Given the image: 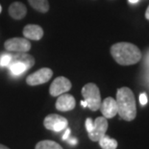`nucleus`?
Segmentation results:
<instances>
[{
    "label": "nucleus",
    "instance_id": "obj_1",
    "mask_svg": "<svg viewBox=\"0 0 149 149\" xmlns=\"http://www.w3.org/2000/svg\"><path fill=\"white\" fill-rule=\"evenodd\" d=\"M111 54L113 60L121 65H135L141 59V52L139 47L130 42L113 44L111 47Z\"/></svg>",
    "mask_w": 149,
    "mask_h": 149
},
{
    "label": "nucleus",
    "instance_id": "obj_2",
    "mask_svg": "<svg viewBox=\"0 0 149 149\" xmlns=\"http://www.w3.org/2000/svg\"><path fill=\"white\" fill-rule=\"evenodd\" d=\"M117 115L126 121H132L137 116V106L133 91L127 87L120 88L116 91Z\"/></svg>",
    "mask_w": 149,
    "mask_h": 149
},
{
    "label": "nucleus",
    "instance_id": "obj_3",
    "mask_svg": "<svg viewBox=\"0 0 149 149\" xmlns=\"http://www.w3.org/2000/svg\"><path fill=\"white\" fill-rule=\"evenodd\" d=\"M82 95L88 104V108L95 112L99 110L101 105V95L98 87L93 83L85 85L82 88Z\"/></svg>",
    "mask_w": 149,
    "mask_h": 149
},
{
    "label": "nucleus",
    "instance_id": "obj_4",
    "mask_svg": "<svg viewBox=\"0 0 149 149\" xmlns=\"http://www.w3.org/2000/svg\"><path fill=\"white\" fill-rule=\"evenodd\" d=\"M68 121L64 116H61L56 113L48 115L43 120L44 127L54 132H61L68 128Z\"/></svg>",
    "mask_w": 149,
    "mask_h": 149
},
{
    "label": "nucleus",
    "instance_id": "obj_5",
    "mask_svg": "<svg viewBox=\"0 0 149 149\" xmlns=\"http://www.w3.org/2000/svg\"><path fill=\"white\" fill-rule=\"evenodd\" d=\"M5 49L9 52H28L31 49V43L25 38H13L4 43Z\"/></svg>",
    "mask_w": 149,
    "mask_h": 149
},
{
    "label": "nucleus",
    "instance_id": "obj_6",
    "mask_svg": "<svg viewBox=\"0 0 149 149\" xmlns=\"http://www.w3.org/2000/svg\"><path fill=\"white\" fill-rule=\"evenodd\" d=\"M108 129L107 118L104 116H99L93 121V126L90 132H88V138L93 141H98L99 139L106 135Z\"/></svg>",
    "mask_w": 149,
    "mask_h": 149
},
{
    "label": "nucleus",
    "instance_id": "obj_7",
    "mask_svg": "<svg viewBox=\"0 0 149 149\" xmlns=\"http://www.w3.org/2000/svg\"><path fill=\"white\" fill-rule=\"evenodd\" d=\"M53 76V71L48 68H40L34 73L30 74L26 79V83L29 86H38L48 82Z\"/></svg>",
    "mask_w": 149,
    "mask_h": 149
},
{
    "label": "nucleus",
    "instance_id": "obj_8",
    "mask_svg": "<svg viewBox=\"0 0 149 149\" xmlns=\"http://www.w3.org/2000/svg\"><path fill=\"white\" fill-rule=\"evenodd\" d=\"M71 88V82L65 77H58L53 81L50 86L49 93L52 96H59L63 93H65Z\"/></svg>",
    "mask_w": 149,
    "mask_h": 149
},
{
    "label": "nucleus",
    "instance_id": "obj_9",
    "mask_svg": "<svg viewBox=\"0 0 149 149\" xmlns=\"http://www.w3.org/2000/svg\"><path fill=\"white\" fill-rule=\"evenodd\" d=\"M99 109L101 110V113L104 117L106 118H113V116L117 115V105L116 99L113 97H107L102 102Z\"/></svg>",
    "mask_w": 149,
    "mask_h": 149
},
{
    "label": "nucleus",
    "instance_id": "obj_10",
    "mask_svg": "<svg viewBox=\"0 0 149 149\" xmlns=\"http://www.w3.org/2000/svg\"><path fill=\"white\" fill-rule=\"evenodd\" d=\"M74 97L68 93H63L59 95L56 101V109L61 112H68L74 109L75 107Z\"/></svg>",
    "mask_w": 149,
    "mask_h": 149
},
{
    "label": "nucleus",
    "instance_id": "obj_11",
    "mask_svg": "<svg viewBox=\"0 0 149 149\" xmlns=\"http://www.w3.org/2000/svg\"><path fill=\"white\" fill-rule=\"evenodd\" d=\"M23 36L27 40H40L43 36L42 28L36 24H29L26 25L23 29Z\"/></svg>",
    "mask_w": 149,
    "mask_h": 149
},
{
    "label": "nucleus",
    "instance_id": "obj_12",
    "mask_svg": "<svg viewBox=\"0 0 149 149\" xmlns=\"http://www.w3.org/2000/svg\"><path fill=\"white\" fill-rule=\"evenodd\" d=\"M27 9L24 4L20 2H14L9 7V14L14 19H22L26 15Z\"/></svg>",
    "mask_w": 149,
    "mask_h": 149
},
{
    "label": "nucleus",
    "instance_id": "obj_13",
    "mask_svg": "<svg viewBox=\"0 0 149 149\" xmlns=\"http://www.w3.org/2000/svg\"><path fill=\"white\" fill-rule=\"evenodd\" d=\"M20 62L25 64L28 68H31L35 65V59L33 56L29 55L26 52H14L12 54L11 62Z\"/></svg>",
    "mask_w": 149,
    "mask_h": 149
},
{
    "label": "nucleus",
    "instance_id": "obj_14",
    "mask_svg": "<svg viewBox=\"0 0 149 149\" xmlns=\"http://www.w3.org/2000/svg\"><path fill=\"white\" fill-rule=\"evenodd\" d=\"M8 68L10 69L11 73L15 76L21 75L22 73H24L27 69H29L26 65L23 64V63H20V62H12L9 64Z\"/></svg>",
    "mask_w": 149,
    "mask_h": 149
},
{
    "label": "nucleus",
    "instance_id": "obj_15",
    "mask_svg": "<svg viewBox=\"0 0 149 149\" xmlns=\"http://www.w3.org/2000/svg\"><path fill=\"white\" fill-rule=\"evenodd\" d=\"M29 4L36 11L45 14L49 10V3L47 0H28Z\"/></svg>",
    "mask_w": 149,
    "mask_h": 149
},
{
    "label": "nucleus",
    "instance_id": "obj_16",
    "mask_svg": "<svg viewBox=\"0 0 149 149\" xmlns=\"http://www.w3.org/2000/svg\"><path fill=\"white\" fill-rule=\"evenodd\" d=\"M99 145L102 149H116L117 147V141L115 139L110 138L109 136L104 135L99 141Z\"/></svg>",
    "mask_w": 149,
    "mask_h": 149
},
{
    "label": "nucleus",
    "instance_id": "obj_17",
    "mask_svg": "<svg viewBox=\"0 0 149 149\" xmlns=\"http://www.w3.org/2000/svg\"><path fill=\"white\" fill-rule=\"evenodd\" d=\"M36 149H63V147L53 141H42L37 143Z\"/></svg>",
    "mask_w": 149,
    "mask_h": 149
},
{
    "label": "nucleus",
    "instance_id": "obj_18",
    "mask_svg": "<svg viewBox=\"0 0 149 149\" xmlns=\"http://www.w3.org/2000/svg\"><path fill=\"white\" fill-rule=\"evenodd\" d=\"M12 60V54L10 53H4L0 55V66L1 68H5V66H8L10 64Z\"/></svg>",
    "mask_w": 149,
    "mask_h": 149
},
{
    "label": "nucleus",
    "instance_id": "obj_19",
    "mask_svg": "<svg viewBox=\"0 0 149 149\" xmlns=\"http://www.w3.org/2000/svg\"><path fill=\"white\" fill-rule=\"evenodd\" d=\"M148 102V99H147V95L145 94L144 93H141V95H139V103H141V106H144L146 105Z\"/></svg>",
    "mask_w": 149,
    "mask_h": 149
},
{
    "label": "nucleus",
    "instance_id": "obj_20",
    "mask_svg": "<svg viewBox=\"0 0 149 149\" xmlns=\"http://www.w3.org/2000/svg\"><path fill=\"white\" fill-rule=\"evenodd\" d=\"M85 126H86V129H87L88 132H90L91 128H93V121L91 118H87L86 119V123H85Z\"/></svg>",
    "mask_w": 149,
    "mask_h": 149
},
{
    "label": "nucleus",
    "instance_id": "obj_21",
    "mask_svg": "<svg viewBox=\"0 0 149 149\" xmlns=\"http://www.w3.org/2000/svg\"><path fill=\"white\" fill-rule=\"evenodd\" d=\"M70 129L69 128H65V134L63 135V139L64 141H66L68 138H69V136H70Z\"/></svg>",
    "mask_w": 149,
    "mask_h": 149
},
{
    "label": "nucleus",
    "instance_id": "obj_22",
    "mask_svg": "<svg viewBox=\"0 0 149 149\" xmlns=\"http://www.w3.org/2000/svg\"><path fill=\"white\" fill-rule=\"evenodd\" d=\"M66 141H68V142L70 145H76V144H77V142H78L77 139H74V138H68Z\"/></svg>",
    "mask_w": 149,
    "mask_h": 149
},
{
    "label": "nucleus",
    "instance_id": "obj_23",
    "mask_svg": "<svg viewBox=\"0 0 149 149\" xmlns=\"http://www.w3.org/2000/svg\"><path fill=\"white\" fill-rule=\"evenodd\" d=\"M145 18L149 20V6H148V8L146 9V12H145Z\"/></svg>",
    "mask_w": 149,
    "mask_h": 149
},
{
    "label": "nucleus",
    "instance_id": "obj_24",
    "mask_svg": "<svg viewBox=\"0 0 149 149\" xmlns=\"http://www.w3.org/2000/svg\"><path fill=\"white\" fill-rule=\"evenodd\" d=\"M81 106H82V107H84V108H86V107H88V104H87V102H86L85 100H82V101H81Z\"/></svg>",
    "mask_w": 149,
    "mask_h": 149
},
{
    "label": "nucleus",
    "instance_id": "obj_25",
    "mask_svg": "<svg viewBox=\"0 0 149 149\" xmlns=\"http://www.w3.org/2000/svg\"><path fill=\"white\" fill-rule=\"evenodd\" d=\"M128 1H129V3H131V4H137L139 0H128Z\"/></svg>",
    "mask_w": 149,
    "mask_h": 149
},
{
    "label": "nucleus",
    "instance_id": "obj_26",
    "mask_svg": "<svg viewBox=\"0 0 149 149\" xmlns=\"http://www.w3.org/2000/svg\"><path fill=\"white\" fill-rule=\"evenodd\" d=\"M0 149H10V148H8L7 146H5L3 144H0Z\"/></svg>",
    "mask_w": 149,
    "mask_h": 149
},
{
    "label": "nucleus",
    "instance_id": "obj_27",
    "mask_svg": "<svg viewBox=\"0 0 149 149\" xmlns=\"http://www.w3.org/2000/svg\"><path fill=\"white\" fill-rule=\"evenodd\" d=\"M0 13H1V5H0Z\"/></svg>",
    "mask_w": 149,
    "mask_h": 149
}]
</instances>
